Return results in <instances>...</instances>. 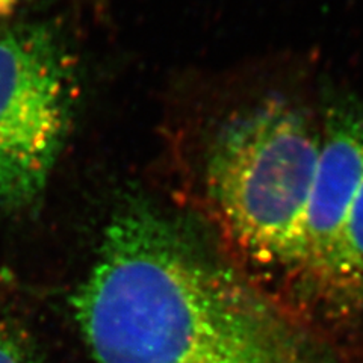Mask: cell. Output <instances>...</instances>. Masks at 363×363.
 Listing matches in <instances>:
<instances>
[{
	"mask_svg": "<svg viewBox=\"0 0 363 363\" xmlns=\"http://www.w3.org/2000/svg\"><path fill=\"white\" fill-rule=\"evenodd\" d=\"M77 97L73 58L55 30H0V211L38 206L70 136Z\"/></svg>",
	"mask_w": 363,
	"mask_h": 363,
	"instance_id": "obj_3",
	"label": "cell"
},
{
	"mask_svg": "<svg viewBox=\"0 0 363 363\" xmlns=\"http://www.w3.org/2000/svg\"><path fill=\"white\" fill-rule=\"evenodd\" d=\"M18 0H0V18H5L13 14Z\"/></svg>",
	"mask_w": 363,
	"mask_h": 363,
	"instance_id": "obj_7",
	"label": "cell"
},
{
	"mask_svg": "<svg viewBox=\"0 0 363 363\" xmlns=\"http://www.w3.org/2000/svg\"><path fill=\"white\" fill-rule=\"evenodd\" d=\"M0 363H35L25 340L5 325H0Z\"/></svg>",
	"mask_w": 363,
	"mask_h": 363,
	"instance_id": "obj_6",
	"label": "cell"
},
{
	"mask_svg": "<svg viewBox=\"0 0 363 363\" xmlns=\"http://www.w3.org/2000/svg\"><path fill=\"white\" fill-rule=\"evenodd\" d=\"M345 253L354 294L363 292V177L345 225Z\"/></svg>",
	"mask_w": 363,
	"mask_h": 363,
	"instance_id": "obj_5",
	"label": "cell"
},
{
	"mask_svg": "<svg viewBox=\"0 0 363 363\" xmlns=\"http://www.w3.org/2000/svg\"><path fill=\"white\" fill-rule=\"evenodd\" d=\"M74 315L93 363H335L235 268L144 200L112 217Z\"/></svg>",
	"mask_w": 363,
	"mask_h": 363,
	"instance_id": "obj_1",
	"label": "cell"
},
{
	"mask_svg": "<svg viewBox=\"0 0 363 363\" xmlns=\"http://www.w3.org/2000/svg\"><path fill=\"white\" fill-rule=\"evenodd\" d=\"M321 118L269 97L224 123L204 167L208 209L245 264L297 280Z\"/></svg>",
	"mask_w": 363,
	"mask_h": 363,
	"instance_id": "obj_2",
	"label": "cell"
},
{
	"mask_svg": "<svg viewBox=\"0 0 363 363\" xmlns=\"http://www.w3.org/2000/svg\"><path fill=\"white\" fill-rule=\"evenodd\" d=\"M321 118V152L303 230L297 280L335 295H354L345 253V225L363 177V106L351 99L328 104Z\"/></svg>",
	"mask_w": 363,
	"mask_h": 363,
	"instance_id": "obj_4",
	"label": "cell"
}]
</instances>
